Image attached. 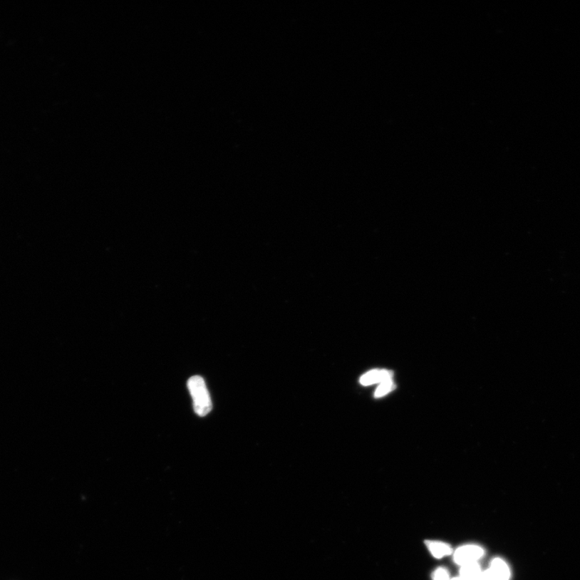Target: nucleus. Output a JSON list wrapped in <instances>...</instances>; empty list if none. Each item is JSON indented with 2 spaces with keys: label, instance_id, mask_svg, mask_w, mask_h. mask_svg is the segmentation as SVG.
Here are the masks:
<instances>
[{
  "label": "nucleus",
  "instance_id": "f257e3e1",
  "mask_svg": "<svg viewBox=\"0 0 580 580\" xmlns=\"http://www.w3.org/2000/svg\"><path fill=\"white\" fill-rule=\"evenodd\" d=\"M187 385L193 398L195 413L200 417L207 415L212 410V403L204 380L200 376H195L190 378Z\"/></svg>",
  "mask_w": 580,
  "mask_h": 580
},
{
  "label": "nucleus",
  "instance_id": "f03ea898",
  "mask_svg": "<svg viewBox=\"0 0 580 580\" xmlns=\"http://www.w3.org/2000/svg\"><path fill=\"white\" fill-rule=\"evenodd\" d=\"M485 551L482 548L477 545H467L461 547L454 554V560L458 565L464 566L468 564L477 563V560L483 557Z\"/></svg>",
  "mask_w": 580,
  "mask_h": 580
},
{
  "label": "nucleus",
  "instance_id": "7ed1b4c3",
  "mask_svg": "<svg viewBox=\"0 0 580 580\" xmlns=\"http://www.w3.org/2000/svg\"><path fill=\"white\" fill-rule=\"evenodd\" d=\"M393 372L388 371V370L375 369L363 375L360 382L361 385L365 386L378 383L381 384L382 382L393 380Z\"/></svg>",
  "mask_w": 580,
  "mask_h": 580
},
{
  "label": "nucleus",
  "instance_id": "20e7f679",
  "mask_svg": "<svg viewBox=\"0 0 580 580\" xmlns=\"http://www.w3.org/2000/svg\"><path fill=\"white\" fill-rule=\"evenodd\" d=\"M487 571L495 580H509L511 575L509 566L501 559H493Z\"/></svg>",
  "mask_w": 580,
  "mask_h": 580
},
{
  "label": "nucleus",
  "instance_id": "39448f33",
  "mask_svg": "<svg viewBox=\"0 0 580 580\" xmlns=\"http://www.w3.org/2000/svg\"><path fill=\"white\" fill-rule=\"evenodd\" d=\"M480 565L477 563L468 564L461 566L460 576L465 580H480L482 575Z\"/></svg>",
  "mask_w": 580,
  "mask_h": 580
},
{
  "label": "nucleus",
  "instance_id": "423d86ee",
  "mask_svg": "<svg viewBox=\"0 0 580 580\" xmlns=\"http://www.w3.org/2000/svg\"><path fill=\"white\" fill-rule=\"evenodd\" d=\"M428 548L436 559H442L452 553V547L443 542H430L428 543Z\"/></svg>",
  "mask_w": 580,
  "mask_h": 580
},
{
  "label": "nucleus",
  "instance_id": "0eeeda50",
  "mask_svg": "<svg viewBox=\"0 0 580 580\" xmlns=\"http://www.w3.org/2000/svg\"><path fill=\"white\" fill-rule=\"evenodd\" d=\"M395 388H396V385L393 383V380L382 382L379 387L376 388L374 396L376 398L384 397L395 390Z\"/></svg>",
  "mask_w": 580,
  "mask_h": 580
},
{
  "label": "nucleus",
  "instance_id": "6e6552de",
  "mask_svg": "<svg viewBox=\"0 0 580 580\" xmlns=\"http://www.w3.org/2000/svg\"><path fill=\"white\" fill-rule=\"evenodd\" d=\"M434 580H452L446 569H439L434 573Z\"/></svg>",
  "mask_w": 580,
  "mask_h": 580
}]
</instances>
